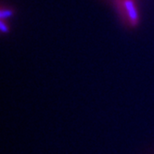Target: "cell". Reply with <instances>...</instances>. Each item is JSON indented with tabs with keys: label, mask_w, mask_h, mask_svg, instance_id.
Returning <instances> with one entry per match:
<instances>
[{
	"label": "cell",
	"mask_w": 154,
	"mask_h": 154,
	"mask_svg": "<svg viewBox=\"0 0 154 154\" xmlns=\"http://www.w3.org/2000/svg\"><path fill=\"white\" fill-rule=\"evenodd\" d=\"M118 6L128 23L131 25H136L138 21V13L135 0H118Z\"/></svg>",
	"instance_id": "obj_1"
},
{
	"label": "cell",
	"mask_w": 154,
	"mask_h": 154,
	"mask_svg": "<svg viewBox=\"0 0 154 154\" xmlns=\"http://www.w3.org/2000/svg\"><path fill=\"white\" fill-rule=\"evenodd\" d=\"M12 14V11L9 9H2L1 10V20H6L7 18L10 17Z\"/></svg>",
	"instance_id": "obj_2"
}]
</instances>
